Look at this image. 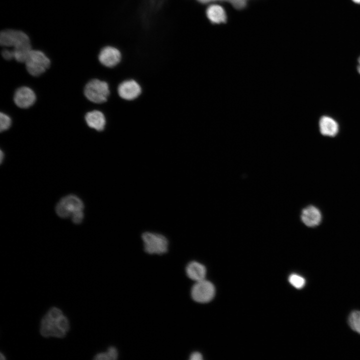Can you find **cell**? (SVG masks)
Returning <instances> with one entry per match:
<instances>
[{"label":"cell","instance_id":"1","mask_svg":"<svg viewBox=\"0 0 360 360\" xmlns=\"http://www.w3.org/2000/svg\"><path fill=\"white\" fill-rule=\"evenodd\" d=\"M0 44L4 48H13L11 50L14 58L20 62H24L32 50L28 36L18 30L6 29L2 30L0 34Z\"/></svg>","mask_w":360,"mask_h":360},{"label":"cell","instance_id":"16","mask_svg":"<svg viewBox=\"0 0 360 360\" xmlns=\"http://www.w3.org/2000/svg\"><path fill=\"white\" fill-rule=\"evenodd\" d=\"M348 323L352 330L360 334V311L352 312L349 315Z\"/></svg>","mask_w":360,"mask_h":360},{"label":"cell","instance_id":"14","mask_svg":"<svg viewBox=\"0 0 360 360\" xmlns=\"http://www.w3.org/2000/svg\"><path fill=\"white\" fill-rule=\"evenodd\" d=\"M85 120L89 127L98 131L104 130L106 123L104 114L96 110L88 112L85 116Z\"/></svg>","mask_w":360,"mask_h":360},{"label":"cell","instance_id":"27","mask_svg":"<svg viewBox=\"0 0 360 360\" xmlns=\"http://www.w3.org/2000/svg\"><path fill=\"white\" fill-rule=\"evenodd\" d=\"M5 359L4 357L3 356V355L2 354H0V360H4Z\"/></svg>","mask_w":360,"mask_h":360},{"label":"cell","instance_id":"6","mask_svg":"<svg viewBox=\"0 0 360 360\" xmlns=\"http://www.w3.org/2000/svg\"><path fill=\"white\" fill-rule=\"evenodd\" d=\"M84 204L78 196L70 194L63 197L56 206V214L62 218H66L78 212L84 211Z\"/></svg>","mask_w":360,"mask_h":360},{"label":"cell","instance_id":"20","mask_svg":"<svg viewBox=\"0 0 360 360\" xmlns=\"http://www.w3.org/2000/svg\"><path fill=\"white\" fill-rule=\"evenodd\" d=\"M205 2L219 0V1H226L232 4L236 9L242 10L245 8L248 2L246 0H202Z\"/></svg>","mask_w":360,"mask_h":360},{"label":"cell","instance_id":"3","mask_svg":"<svg viewBox=\"0 0 360 360\" xmlns=\"http://www.w3.org/2000/svg\"><path fill=\"white\" fill-rule=\"evenodd\" d=\"M145 252L150 254H163L168 251V240L163 234L152 232H145L142 234Z\"/></svg>","mask_w":360,"mask_h":360},{"label":"cell","instance_id":"21","mask_svg":"<svg viewBox=\"0 0 360 360\" xmlns=\"http://www.w3.org/2000/svg\"><path fill=\"white\" fill-rule=\"evenodd\" d=\"M84 218V211L76 212L72 216V221L74 224H80L83 220Z\"/></svg>","mask_w":360,"mask_h":360},{"label":"cell","instance_id":"18","mask_svg":"<svg viewBox=\"0 0 360 360\" xmlns=\"http://www.w3.org/2000/svg\"><path fill=\"white\" fill-rule=\"evenodd\" d=\"M290 284L296 288H302L306 283L305 279L297 274H292L288 278Z\"/></svg>","mask_w":360,"mask_h":360},{"label":"cell","instance_id":"26","mask_svg":"<svg viewBox=\"0 0 360 360\" xmlns=\"http://www.w3.org/2000/svg\"><path fill=\"white\" fill-rule=\"evenodd\" d=\"M357 70H358V72L360 74V64H359L358 66Z\"/></svg>","mask_w":360,"mask_h":360},{"label":"cell","instance_id":"9","mask_svg":"<svg viewBox=\"0 0 360 360\" xmlns=\"http://www.w3.org/2000/svg\"><path fill=\"white\" fill-rule=\"evenodd\" d=\"M140 84L134 80H126L121 82L118 88L119 96L122 99L132 100L137 98L141 94Z\"/></svg>","mask_w":360,"mask_h":360},{"label":"cell","instance_id":"5","mask_svg":"<svg viewBox=\"0 0 360 360\" xmlns=\"http://www.w3.org/2000/svg\"><path fill=\"white\" fill-rule=\"evenodd\" d=\"M24 63L28 72L34 76L42 74L50 65V59L43 52L33 50L30 51Z\"/></svg>","mask_w":360,"mask_h":360},{"label":"cell","instance_id":"13","mask_svg":"<svg viewBox=\"0 0 360 360\" xmlns=\"http://www.w3.org/2000/svg\"><path fill=\"white\" fill-rule=\"evenodd\" d=\"M319 127L320 133L325 136H334L338 132V122L329 116H324L320 118Z\"/></svg>","mask_w":360,"mask_h":360},{"label":"cell","instance_id":"24","mask_svg":"<svg viewBox=\"0 0 360 360\" xmlns=\"http://www.w3.org/2000/svg\"><path fill=\"white\" fill-rule=\"evenodd\" d=\"M4 156V154L2 150H1L0 151V162L1 163L2 162V161L3 160Z\"/></svg>","mask_w":360,"mask_h":360},{"label":"cell","instance_id":"19","mask_svg":"<svg viewBox=\"0 0 360 360\" xmlns=\"http://www.w3.org/2000/svg\"><path fill=\"white\" fill-rule=\"evenodd\" d=\"M0 130L2 132L8 130L12 124L10 117L4 113L0 112Z\"/></svg>","mask_w":360,"mask_h":360},{"label":"cell","instance_id":"4","mask_svg":"<svg viewBox=\"0 0 360 360\" xmlns=\"http://www.w3.org/2000/svg\"><path fill=\"white\" fill-rule=\"evenodd\" d=\"M110 93L108 83L98 79H94L88 82L84 89L86 97L90 102L96 104L106 102Z\"/></svg>","mask_w":360,"mask_h":360},{"label":"cell","instance_id":"11","mask_svg":"<svg viewBox=\"0 0 360 360\" xmlns=\"http://www.w3.org/2000/svg\"><path fill=\"white\" fill-rule=\"evenodd\" d=\"M300 218L307 226L315 227L320 223L322 216L318 208L314 206H308L302 210Z\"/></svg>","mask_w":360,"mask_h":360},{"label":"cell","instance_id":"22","mask_svg":"<svg viewBox=\"0 0 360 360\" xmlns=\"http://www.w3.org/2000/svg\"><path fill=\"white\" fill-rule=\"evenodd\" d=\"M2 57L6 60H11L14 58V55L12 50L4 48L2 52Z\"/></svg>","mask_w":360,"mask_h":360},{"label":"cell","instance_id":"2","mask_svg":"<svg viewBox=\"0 0 360 360\" xmlns=\"http://www.w3.org/2000/svg\"><path fill=\"white\" fill-rule=\"evenodd\" d=\"M69 328L68 321L62 311L56 308H52L42 318L40 332L44 337L63 338Z\"/></svg>","mask_w":360,"mask_h":360},{"label":"cell","instance_id":"8","mask_svg":"<svg viewBox=\"0 0 360 360\" xmlns=\"http://www.w3.org/2000/svg\"><path fill=\"white\" fill-rule=\"evenodd\" d=\"M36 100L34 92L28 86L18 88L14 96L15 104L19 108H27L32 106Z\"/></svg>","mask_w":360,"mask_h":360},{"label":"cell","instance_id":"25","mask_svg":"<svg viewBox=\"0 0 360 360\" xmlns=\"http://www.w3.org/2000/svg\"><path fill=\"white\" fill-rule=\"evenodd\" d=\"M356 4H360V0H352Z\"/></svg>","mask_w":360,"mask_h":360},{"label":"cell","instance_id":"15","mask_svg":"<svg viewBox=\"0 0 360 360\" xmlns=\"http://www.w3.org/2000/svg\"><path fill=\"white\" fill-rule=\"evenodd\" d=\"M206 272V267L196 261L190 262L186 268V272L188 277L195 282L204 280Z\"/></svg>","mask_w":360,"mask_h":360},{"label":"cell","instance_id":"23","mask_svg":"<svg viewBox=\"0 0 360 360\" xmlns=\"http://www.w3.org/2000/svg\"><path fill=\"white\" fill-rule=\"evenodd\" d=\"M202 354L198 352H192L190 356V360H202Z\"/></svg>","mask_w":360,"mask_h":360},{"label":"cell","instance_id":"7","mask_svg":"<svg viewBox=\"0 0 360 360\" xmlns=\"http://www.w3.org/2000/svg\"><path fill=\"white\" fill-rule=\"evenodd\" d=\"M215 295L213 284L205 279L196 282L191 290V296L194 300L200 303L208 302Z\"/></svg>","mask_w":360,"mask_h":360},{"label":"cell","instance_id":"28","mask_svg":"<svg viewBox=\"0 0 360 360\" xmlns=\"http://www.w3.org/2000/svg\"><path fill=\"white\" fill-rule=\"evenodd\" d=\"M358 62H359V64H360V56L359 57V58L358 59Z\"/></svg>","mask_w":360,"mask_h":360},{"label":"cell","instance_id":"10","mask_svg":"<svg viewBox=\"0 0 360 360\" xmlns=\"http://www.w3.org/2000/svg\"><path fill=\"white\" fill-rule=\"evenodd\" d=\"M121 60L120 52L112 46L104 48L98 55L100 62L105 66L112 68L117 65Z\"/></svg>","mask_w":360,"mask_h":360},{"label":"cell","instance_id":"12","mask_svg":"<svg viewBox=\"0 0 360 360\" xmlns=\"http://www.w3.org/2000/svg\"><path fill=\"white\" fill-rule=\"evenodd\" d=\"M206 14L212 24H225L228 20V15L225 9L218 4H210L207 8Z\"/></svg>","mask_w":360,"mask_h":360},{"label":"cell","instance_id":"17","mask_svg":"<svg viewBox=\"0 0 360 360\" xmlns=\"http://www.w3.org/2000/svg\"><path fill=\"white\" fill-rule=\"evenodd\" d=\"M118 356V352L116 348L110 347L106 352L100 353L96 354L94 359L100 360H114Z\"/></svg>","mask_w":360,"mask_h":360}]
</instances>
